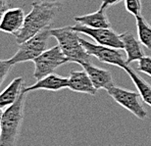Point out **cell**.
I'll return each mask as SVG.
<instances>
[{
    "mask_svg": "<svg viewBox=\"0 0 151 146\" xmlns=\"http://www.w3.org/2000/svg\"><path fill=\"white\" fill-rule=\"evenodd\" d=\"M60 11L61 4L32 2V10L26 16L23 28L16 35V42L20 45L41 30L50 29Z\"/></svg>",
    "mask_w": 151,
    "mask_h": 146,
    "instance_id": "1",
    "label": "cell"
},
{
    "mask_svg": "<svg viewBox=\"0 0 151 146\" xmlns=\"http://www.w3.org/2000/svg\"><path fill=\"white\" fill-rule=\"evenodd\" d=\"M26 95L22 91L17 101L5 109L0 127V146H16L24 120Z\"/></svg>",
    "mask_w": 151,
    "mask_h": 146,
    "instance_id": "2",
    "label": "cell"
},
{
    "mask_svg": "<svg viewBox=\"0 0 151 146\" xmlns=\"http://www.w3.org/2000/svg\"><path fill=\"white\" fill-rule=\"evenodd\" d=\"M78 33L71 26L51 29V36L55 37L62 52L68 58L69 63L83 65V63L91 62V56L81 45Z\"/></svg>",
    "mask_w": 151,
    "mask_h": 146,
    "instance_id": "3",
    "label": "cell"
},
{
    "mask_svg": "<svg viewBox=\"0 0 151 146\" xmlns=\"http://www.w3.org/2000/svg\"><path fill=\"white\" fill-rule=\"evenodd\" d=\"M51 36V28L41 30L37 35L20 44L19 49L9 60L13 65L34 61L46 50L48 39Z\"/></svg>",
    "mask_w": 151,
    "mask_h": 146,
    "instance_id": "4",
    "label": "cell"
},
{
    "mask_svg": "<svg viewBox=\"0 0 151 146\" xmlns=\"http://www.w3.org/2000/svg\"><path fill=\"white\" fill-rule=\"evenodd\" d=\"M32 62L35 64L34 78L38 81L48 75L53 74L54 71L60 66L69 63V60L62 52L59 45H56L46 49Z\"/></svg>",
    "mask_w": 151,
    "mask_h": 146,
    "instance_id": "5",
    "label": "cell"
},
{
    "mask_svg": "<svg viewBox=\"0 0 151 146\" xmlns=\"http://www.w3.org/2000/svg\"><path fill=\"white\" fill-rule=\"evenodd\" d=\"M107 92L118 104L129 112H131L137 119H139V120L146 119L147 111L144 108L142 99H141L139 93L118 87L116 86L109 88Z\"/></svg>",
    "mask_w": 151,
    "mask_h": 146,
    "instance_id": "6",
    "label": "cell"
},
{
    "mask_svg": "<svg viewBox=\"0 0 151 146\" xmlns=\"http://www.w3.org/2000/svg\"><path fill=\"white\" fill-rule=\"evenodd\" d=\"M80 41L84 49L86 50V52L91 57H95L99 62L108 64V65L117 66L123 70L128 65L126 59H124L122 53H121V49L91 43L83 37H80Z\"/></svg>",
    "mask_w": 151,
    "mask_h": 146,
    "instance_id": "7",
    "label": "cell"
},
{
    "mask_svg": "<svg viewBox=\"0 0 151 146\" xmlns=\"http://www.w3.org/2000/svg\"><path fill=\"white\" fill-rule=\"evenodd\" d=\"M75 32L78 33H83L97 42V44L104 45V46H109L116 48V49L124 50V44L121 39V36L119 33H117L115 30L110 29H92L88 28L86 26L77 24L72 27Z\"/></svg>",
    "mask_w": 151,
    "mask_h": 146,
    "instance_id": "8",
    "label": "cell"
},
{
    "mask_svg": "<svg viewBox=\"0 0 151 146\" xmlns=\"http://www.w3.org/2000/svg\"><path fill=\"white\" fill-rule=\"evenodd\" d=\"M25 18V12L22 8H8L0 20V32L16 36L23 28Z\"/></svg>",
    "mask_w": 151,
    "mask_h": 146,
    "instance_id": "9",
    "label": "cell"
},
{
    "mask_svg": "<svg viewBox=\"0 0 151 146\" xmlns=\"http://www.w3.org/2000/svg\"><path fill=\"white\" fill-rule=\"evenodd\" d=\"M83 68V70L87 73L88 77L91 80L93 86H95L96 89H105L108 90L109 88L115 86L113 76L111 72L107 70L101 69L93 65L91 62L89 63H83L81 65Z\"/></svg>",
    "mask_w": 151,
    "mask_h": 146,
    "instance_id": "10",
    "label": "cell"
},
{
    "mask_svg": "<svg viewBox=\"0 0 151 146\" xmlns=\"http://www.w3.org/2000/svg\"><path fill=\"white\" fill-rule=\"evenodd\" d=\"M69 86V78L61 77L56 74H50L46 77L38 80L37 83L32 84L29 86H24L23 92L28 93L35 90H49V91H59L64 88H68Z\"/></svg>",
    "mask_w": 151,
    "mask_h": 146,
    "instance_id": "11",
    "label": "cell"
},
{
    "mask_svg": "<svg viewBox=\"0 0 151 146\" xmlns=\"http://www.w3.org/2000/svg\"><path fill=\"white\" fill-rule=\"evenodd\" d=\"M68 88L74 92L95 95L97 89L93 86L87 73L84 71H72L69 75Z\"/></svg>",
    "mask_w": 151,
    "mask_h": 146,
    "instance_id": "12",
    "label": "cell"
},
{
    "mask_svg": "<svg viewBox=\"0 0 151 146\" xmlns=\"http://www.w3.org/2000/svg\"><path fill=\"white\" fill-rule=\"evenodd\" d=\"M124 44V50L127 54V64L129 65L132 62L140 60L144 57V51L141 42L137 39L134 33L131 32H125L120 35Z\"/></svg>",
    "mask_w": 151,
    "mask_h": 146,
    "instance_id": "13",
    "label": "cell"
},
{
    "mask_svg": "<svg viewBox=\"0 0 151 146\" xmlns=\"http://www.w3.org/2000/svg\"><path fill=\"white\" fill-rule=\"evenodd\" d=\"M74 20L77 24L86 26L88 28L92 29H110L112 28L109 19H108L105 10L99 8L97 11L93 13L81 15V16H77L74 18Z\"/></svg>",
    "mask_w": 151,
    "mask_h": 146,
    "instance_id": "14",
    "label": "cell"
},
{
    "mask_svg": "<svg viewBox=\"0 0 151 146\" xmlns=\"http://www.w3.org/2000/svg\"><path fill=\"white\" fill-rule=\"evenodd\" d=\"M24 78L18 77L11 81L10 84L0 92V107L8 108L13 105L20 97L24 88Z\"/></svg>",
    "mask_w": 151,
    "mask_h": 146,
    "instance_id": "15",
    "label": "cell"
},
{
    "mask_svg": "<svg viewBox=\"0 0 151 146\" xmlns=\"http://www.w3.org/2000/svg\"><path fill=\"white\" fill-rule=\"evenodd\" d=\"M124 71H125L127 74L129 75V77L131 78V80L132 81V83H134L135 87H137L142 101L151 107V86L150 84L147 83L146 81H144L141 77H139V76L137 74V72L132 68H131L129 65H127L125 68H124Z\"/></svg>",
    "mask_w": 151,
    "mask_h": 146,
    "instance_id": "16",
    "label": "cell"
},
{
    "mask_svg": "<svg viewBox=\"0 0 151 146\" xmlns=\"http://www.w3.org/2000/svg\"><path fill=\"white\" fill-rule=\"evenodd\" d=\"M135 21H137L138 40L141 42L143 46L151 49V26L141 15L135 17Z\"/></svg>",
    "mask_w": 151,
    "mask_h": 146,
    "instance_id": "17",
    "label": "cell"
},
{
    "mask_svg": "<svg viewBox=\"0 0 151 146\" xmlns=\"http://www.w3.org/2000/svg\"><path fill=\"white\" fill-rule=\"evenodd\" d=\"M125 7L126 10L132 16L138 17L141 15V9H142L141 0H125Z\"/></svg>",
    "mask_w": 151,
    "mask_h": 146,
    "instance_id": "18",
    "label": "cell"
},
{
    "mask_svg": "<svg viewBox=\"0 0 151 146\" xmlns=\"http://www.w3.org/2000/svg\"><path fill=\"white\" fill-rule=\"evenodd\" d=\"M137 70L138 72L143 73L151 78V57L144 56L140 60H138Z\"/></svg>",
    "mask_w": 151,
    "mask_h": 146,
    "instance_id": "19",
    "label": "cell"
},
{
    "mask_svg": "<svg viewBox=\"0 0 151 146\" xmlns=\"http://www.w3.org/2000/svg\"><path fill=\"white\" fill-rule=\"evenodd\" d=\"M13 66L10 60H0V86Z\"/></svg>",
    "mask_w": 151,
    "mask_h": 146,
    "instance_id": "20",
    "label": "cell"
},
{
    "mask_svg": "<svg viewBox=\"0 0 151 146\" xmlns=\"http://www.w3.org/2000/svg\"><path fill=\"white\" fill-rule=\"evenodd\" d=\"M121 1H123V0H102L100 9H102V10H106L107 8H109L115 4H118V3H120Z\"/></svg>",
    "mask_w": 151,
    "mask_h": 146,
    "instance_id": "21",
    "label": "cell"
},
{
    "mask_svg": "<svg viewBox=\"0 0 151 146\" xmlns=\"http://www.w3.org/2000/svg\"><path fill=\"white\" fill-rule=\"evenodd\" d=\"M8 9V0H0V20L4 14V12Z\"/></svg>",
    "mask_w": 151,
    "mask_h": 146,
    "instance_id": "22",
    "label": "cell"
},
{
    "mask_svg": "<svg viewBox=\"0 0 151 146\" xmlns=\"http://www.w3.org/2000/svg\"><path fill=\"white\" fill-rule=\"evenodd\" d=\"M39 2L48 3V4H61L63 0H38Z\"/></svg>",
    "mask_w": 151,
    "mask_h": 146,
    "instance_id": "23",
    "label": "cell"
},
{
    "mask_svg": "<svg viewBox=\"0 0 151 146\" xmlns=\"http://www.w3.org/2000/svg\"><path fill=\"white\" fill-rule=\"evenodd\" d=\"M3 113H4V111H3V110H2V108L0 107V127H1V121H2Z\"/></svg>",
    "mask_w": 151,
    "mask_h": 146,
    "instance_id": "24",
    "label": "cell"
},
{
    "mask_svg": "<svg viewBox=\"0 0 151 146\" xmlns=\"http://www.w3.org/2000/svg\"><path fill=\"white\" fill-rule=\"evenodd\" d=\"M150 22H151V19H150Z\"/></svg>",
    "mask_w": 151,
    "mask_h": 146,
    "instance_id": "25",
    "label": "cell"
}]
</instances>
